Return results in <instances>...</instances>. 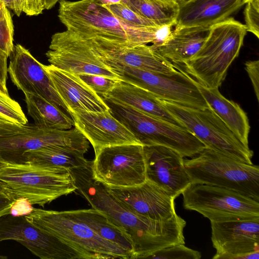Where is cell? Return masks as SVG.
<instances>
[{"mask_svg":"<svg viewBox=\"0 0 259 259\" xmlns=\"http://www.w3.org/2000/svg\"><path fill=\"white\" fill-rule=\"evenodd\" d=\"M247 31L232 17L212 25L196 54L183 64L185 72L208 88H219L228 69L238 57Z\"/></svg>","mask_w":259,"mask_h":259,"instance_id":"3","label":"cell"},{"mask_svg":"<svg viewBox=\"0 0 259 259\" xmlns=\"http://www.w3.org/2000/svg\"><path fill=\"white\" fill-rule=\"evenodd\" d=\"M102 97L126 105L156 118L185 127L162 104L160 99L149 91L130 82L118 79L114 88Z\"/></svg>","mask_w":259,"mask_h":259,"instance_id":"24","label":"cell"},{"mask_svg":"<svg viewBox=\"0 0 259 259\" xmlns=\"http://www.w3.org/2000/svg\"><path fill=\"white\" fill-rule=\"evenodd\" d=\"M70 211L76 219L89 226L101 237L129 252L135 258L131 237L104 212L93 208Z\"/></svg>","mask_w":259,"mask_h":259,"instance_id":"27","label":"cell"},{"mask_svg":"<svg viewBox=\"0 0 259 259\" xmlns=\"http://www.w3.org/2000/svg\"><path fill=\"white\" fill-rule=\"evenodd\" d=\"M105 187L127 208L145 217L164 221L176 214V198L147 180L133 187Z\"/></svg>","mask_w":259,"mask_h":259,"instance_id":"19","label":"cell"},{"mask_svg":"<svg viewBox=\"0 0 259 259\" xmlns=\"http://www.w3.org/2000/svg\"><path fill=\"white\" fill-rule=\"evenodd\" d=\"M60 0H41L44 10L52 9Z\"/></svg>","mask_w":259,"mask_h":259,"instance_id":"44","label":"cell"},{"mask_svg":"<svg viewBox=\"0 0 259 259\" xmlns=\"http://www.w3.org/2000/svg\"><path fill=\"white\" fill-rule=\"evenodd\" d=\"M244 0H190L180 7L176 27H211L238 11Z\"/></svg>","mask_w":259,"mask_h":259,"instance_id":"22","label":"cell"},{"mask_svg":"<svg viewBox=\"0 0 259 259\" xmlns=\"http://www.w3.org/2000/svg\"><path fill=\"white\" fill-rule=\"evenodd\" d=\"M210 27H176L160 45H151L159 54L171 63L184 64L199 50Z\"/></svg>","mask_w":259,"mask_h":259,"instance_id":"23","label":"cell"},{"mask_svg":"<svg viewBox=\"0 0 259 259\" xmlns=\"http://www.w3.org/2000/svg\"><path fill=\"white\" fill-rule=\"evenodd\" d=\"M10 15L9 9L5 7L4 3L0 0V20Z\"/></svg>","mask_w":259,"mask_h":259,"instance_id":"43","label":"cell"},{"mask_svg":"<svg viewBox=\"0 0 259 259\" xmlns=\"http://www.w3.org/2000/svg\"><path fill=\"white\" fill-rule=\"evenodd\" d=\"M59 96L69 112L81 110L101 112L109 107L101 96L96 93L75 74L52 65H44Z\"/></svg>","mask_w":259,"mask_h":259,"instance_id":"21","label":"cell"},{"mask_svg":"<svg viewBox=\"0 0 259 259\" xmlns=\"http://www.w3.org/2000/svg\"><path fill=\"white\" fill-rule=\"evenodd\" d=\"M0 92L2 93L6 94L9 95L8 91L7 90V88L4 87L2 84L0 82Z\"/></svg>","mask_w":259,"mask_h":259,"instance_id":"48","label":"cell"},{"mask_svg":"<svg viewBox=\"0 0 259 259\" xmlns=\"http://www.w3.org/2000/svg\"><path fill=\"white\" fill-rule=\"evenodd\" d=\"M184 159L192 183L223 187L259 201V167L205 148Z\"/></svg>","mask_w":259,"mask_h":259,"instance_id":"5","label":"cell"},{"mask_svg":"<svg viewBox=\"0 0 259 259\" xmlns=\"http://www.w3.org/2000/svg\"><path fill=\"white\" fill-rule=\"evenodd\" d=\"M181 194L184 208L197 211L210 222L259 217V201L223 187L191 183Z\"/></svg>","mask_w":259,"mask_h":259,"instance_id":"9","label":"cell"},{"mask_svg":"<svg viewBox=\"0 0 259 259\" xmlns=\"http://www.w3.org/2000/svg\"><path fill=\"white\" fill-rule=\"evenodd\" d=\"M165 2H171L177 4L180 7L184 5L190 0H159Z\"/></svg>","mask_w":259,"mask_h":259,"instance_id":"45","label":"cell"},{"mask_svg":"<svg viewBox=\"0 0 259 259\" xmlns=\"http://www.w3.org/2000/svg\"><path fill=\"white\" fill-rule=\"evenodd\" d=\"M146 180L175 198L191 184L183 157L163 146H143Z\"/></svg>","mask_w":259,"mask_h":259,"instance_id":"16","label":"cell"},{"mask_svg":"<svg viewBox=\"0 0 259 259\" xmlns=\"http://www.w3.org/2000/svg\"><path fill=\"white\" fill-rule=\"evenodd\" d=\"M0 189L14 201L23 199L31 205L44 207L76 192L77 187L67 168L52 171L9 163L0 172Z\"/></svg>","mask_w":259,"mask_h":259,"instance_id":"4","label":"cell"},{"mask_svg":"<svg viewBox=\"0 0 259 259\" xmlns=\"http://www.w3.org/2000/svg\"><path fill=\"white\" fill-rule=\"evenodd\" d=\"M46 56L51 65L75 75L90 74L120 79L100 59L89 39L67 29L52 36Z\"/></svg>","mask_w":259,"mask_h":259,"instance_id":"12","label":"cell"},{"mask_svg":"<svg viewBox=\"0 0 259 259\" xmlns=\"http://www.w3.org/2000/svg\"><path fill=\"white\" fill-rule=\"evenodd\" d=\"M162 104L205 146L252 164L253 152L245 146L209 107L198 109L161 100Z\"/></svg>","mask_w":259,"mask_h":259,"instance_id":"8","label":"cell"},{"mask_svg":"<svg viewBox=\"0 0 259 259\" xmlns=\"http://www.w3.org/2000/svg\"><path fill=\"white\" fill-rule=\"evenodd\" d=\"M103 62L120 79L142 88L161 100L198 109L209 107L194 79L179 68L176 73L165 74L108 61Z\"/></svg>","mask_w":259,"mask_h":259,"instance_id":"10","label":"cell"},{"mask_svg":"<svg viewBox=\"0 0 259 259\" xmlns=\"http://www.w3.org/2000/svg\"><path fill=\"white\" fill-rule=\"evenodd\" d=\"M32 126L14 123L0 116V137L23 132L30 130Z\"/></svg>","mask_w":259,"mask_h":259,"instance_id":"37","label":"cell"},{"mask_svg":"<svg viewBox=\"0 0 259 259\" xmlns=\"http://www.w3.org/2000/svg\"><path fill=\"white\" fill-rule=\"evenodd\" d=\"M77 75L92 90L101 97L110 91L118 80L90 74H80Z\"/></svg>","mask_w":259,"mask_h":259,"instance_id":"33","label":"cell"},{"mask_svg":"<svg viewBox=\"0 0 259 259\" xmlns=\"http://www.w3.org/2000/svg\"><path fill=\"white\" fill-rule=\"evenodd\" d=\"M8 55L0 49V82L7 88L6 81L8 77L7 59Z\"/></svg>","mask_w":259,"mask_h":259,"instance_id":"41","label":"cell"},{"mask_svg":"<svg viewBox=\"0 0 259 259\" xmlns=\"http://www.w3.org/2000/svg\"><path fill=\"white\" fill-rule=\"evenodd\" d=\"M58 146L72 148L84 154L89 142L76 127L66 130L39 127L0 137V156L10 163L23 164L25 152L44 147Z\"/></svg>","mask_w":259,"mask_h":259,"instance_id":"13","label":"cell"},{"mask_svg":"<svg viewBox=\"0 0 259 259\" xmlns=\"http://www.w3.org/2000/svg\"><path fill=\"white\" fill-rule=\"evenodd\" d=\"M8 67L11 81L18 90L39 96L62 109L67 108L57 94L44 68L29 51L20 44L14 45Z\"/></svg>","mask_w":259,"mask_h":259,"instance_id":"15","label":"cell"},{"mask_svg":"<svg viewBox=\"0 0 259 259\" xmlns=\"http://www.w3.org/2000/svg\"><path fill=\"white\" fill-rule=\"evenodd\" d=\"M58 17L66 29L88 39H99L133 47L161 44L172 29L170 25L140 27L113 13L101 0L59 2Z\"/></svg>","mask_w":259,"mask_h":259,"instance_id":"2","label":"cell"},{"mask_svg":"<svg viewBox=\"0 0 259 259\" xmlns=\"http://www.w3.org/2000/svg\"><path fill=\"white\" fill-rule=\"evenodd\" d=\"M88 39V38H87ZM102 61L120 64L139 69L165 74L178 71V67L151 47L141 45L126 47L98 39H88Z\"/></svg>","mask_w":259,"mask_h":259,"instance_id":"20","label":"cell"},{"mask_svg":"<svg viewBox=\"0 0 259 259\" xmlns=\"http://www.w3.org/2000/svg\"><path fill=\"white\" fill-rule=\"evenodd\" d=\"M105 5L118 17L129 24L140 27L160 25L153 21L138 15L122 2L112 5Z\"/></svg>","mask_w":259,"mask_h":259,"instance_id":"32","label":"cell"},{"mask_svg":"<svg viewBox=\"0 0 259 259\" xmlns=\"http://www.w3.org/2000/svg\"><path fill=\"white\" fill-rule=\"evenodd\" d=\"M249 0H244L245 3L246 4L248 1H249Z\"/></svg>","mask_w":259,"mask_h":259,"instance_id":"50","label":"cell"},{"mask_svg":"<svg viewBox=\"0 0 259 259\" xmlns=\"http://www.w3.org/2000/svg\"><path fill=\"white\" fill-rule=\"evenodd\" d=\"M245 69L251 81L257 100L259 99V61L249 60L245 63Z\"/></svg>","mask_w":259,"mask_h":259,"instance_id":"36","label":"cell"},{"mask_svg":"<svg viewBox=\"0 0 259 259\" xmlns=\"http://www.w3.org/2000/svg\"><path fill=\"white\" fill-rule=\"evenodd\" d=\"M70 116L77 128L92 144L95 155L105 147L125 144H141L135 136L114 117L109 110L91 112L77 110Z\"/></svg>","mask_w":259,"mask_h":259,"instance_id":"18","label":"cell"},{"mask_svg":"<svg viewBox=\"0 0 259 259\" xmlns=\"http://www.w3.org/2000/svg\"><path fill=\"white\" fill-rule=\"evenodd\" d=\"M0 116L15 124L25 125L28 119L20 104L9 95L0 92Z\"/></svg>","mask_w":259,"mask_h":259,"instance_id":"30","label":"cell"},{"mask_svg":"<svg viewBox=\"0 0 259 259\" xmlns=\"http://www.w3.org/2000/svg\"><path fill=\"white\" fill-rule=\"evenodd\" d=\"M112 115L124 125L143 146L170 148L183 157H192L205 148L185 127L156 118L132 107L102 98Z\"/></svg>","mask_w":259,"mask_h":259,"instance_id":"7","label":"cell"},{"mask_svg":"<svg viewBox=\"0 0 259 259\" xmlns=\"http://www.w3.org/2000/svg\"><path fill=\"white\" fill-rule=\"evenodd\" d=\"M15 240L41 259L85 258L78 250L32 224L25 215L0 218V242Z\"/></svg>","mask_w":259,"mask_h":259,"instance_id":"14","label":"cell"},{"mask_svg":"<svg viewBox=\"0 0 259 259\" xmlns=\"http://www.w3.org/2000/svg\"><path fill=\"white\" fill-rule=\"evenodd\" d=\"M14 202L0 189V218L10 214L11 207Z\"/></svg>","mask_w":259,"mask_h":259,"instance_id":"40","label":"cell"},{"mask_svg":"<svg viewBox=\"0 0 259 259\" xmlns=\"http://www.w3.org/2000/svg\"><path fill=\"white\" fill-rule=\"evenodd\" d=\"M25 216L35 226L78 250L85 259L133 258L131 253L101 237L70 210L33 207Z\"/></svg>","mask_w":259,"mask_h":259,"instance_id":"6","label":"cell"},{"mask_svg":"<svg viewBox=\"0 0 259 259\" xmlns=\"http://www.w3.org/2000/svg\"><path fill=\"white\" fill-rule=\"evenodd\" d=\"M201 257L200 252L186 247L185 244H176L158 250L146 258L200 259Z\"/></svg>","mask_w":259,"mask_h":259,"instance_id":"31","label":"cell"},{"mask_svg":"<svg viewBox=\"0 0 259 259\" xmlns=\"http://www.w3.org/2000/svg\"><path fill=\"white\" fill-rule=\"evenodd\" d=\"M92 161L85 166L69 169L77 190L93 208L104 212L131 237L135 258L176 244H185L186 221L177 213L164 221L151 219L136 213L109 193L105 186L94 179Z\"/></svg>","mask_w":259,"mask_h":259,"instance_id":"1","label":"cell"},{"mask_svg":"<svg viewBox=\"0 0 259 259\" xmlns=\"http://www.w3.org/2000/svg\"><path fill=\"white\" fill-rule=\"evenodd\" d=\"M141 16L160 25L175 26L180 6L174 2L159 0H122Z\"/></svg>","mask_w":259,"mask_h":259,"instance_id":"29","label":"cell"},{"mask_svg":"<svg viewBox=\"0 0 259 259\" xmlns=\"http://www.w3.org/2000/svg\"><path fill=\"white\" fill-rule=\"evenodd\" d=\"M244 10L246 31L259 38V0H249Z\"/></svg>","mask_w":259,"mask_h":259,"instance_id":"34","label":"cell"},{"mask_svg":"<svg viewBox=\"0 0 259 259\" xmlns=\"http://www.w3.org/2000/svg\"><path fill=\"white\" fill-rule=\"evenodd\" d=\"M122 0H101V1L104 4L107 5H112L121 2Z\"/></svg>","mask_w":259,"mask_h":259,"instance_id":"46","label":"cell"},{"mask_svg":"<svg viewBox=\"0 0 259 259\" xmlns=\"http://www.w3.org/2000/svg\"><path fill=\"white\" fill-rule=\"evenodd\" d=\"M84 153L68 147L51 146L25 153L23 164L48 170L71 169L88 165Z\"/></svg>","mask_w":259,"mask_h":259,"instance_id":"26","label":"cell"},{"mask_svg":"<svg viewBox=\"0 0 259 259\" xmlns=\"http://www.w3.org/2000/svg\"><path fill=\"white\" fill-rule=\"evenodd\" d=\"M9 162L6 161L0 156V172L1 170L9 164Z\"/></svg>","mask_w":259,"mask_h":259,"instance_id":"47","label":"cell"},{"mask_svg":"<svg viewBox=\"0 0 259 259\" xmlns=\"http://www.w3.org/2000/svg\"><path fill=\"white\" fill-rule=\"evenodd\" d=\"M195 83L208 106L236 137L248 146L250 125L246 113L235 102L224 97L219 88H208L194 79Z\"/></svg>","mask_w":259,"mask_h":259,"instance_id":"25","label":"cell"},{"mask_svg":"<svg viewBox=\"0 0 259 259\" xmlns=\"http://www.w3.org/2000/svg\"><path fill=\"white\" fill-rule=\"evenodd\" d=\"M95 180L109 187H128L146 180L143 146L125 144L101 149L92 161Z\"/></svg>","mask_w":259,"mask_h":259,"instance_id":"11","label":"cell"},{"mask_svg":"<svg viewBox=\"0 0 259 259\" xmlns=\"http://www.w3.org/2000/svg\"><path fill=\"white\" fill-rule=\"evenodd\" d=\"M7 258V257L0 256V258Z\"/></svg>","mask_w":259,"mask_h":259,"instance_id":"49","label":"cell"},{"mask_svg":"<svg viewBox=\"0 0 259 259\" xmlns=\"http://www.w3.org/2000/svg\"><path fill=\"white\" fill-rule=\"evenodd\" d=\"M213 259H237L259 251V217L224 222H210Z\"/></svg>","mask_w":259,"mask_h":259,"instance_id":"17","label":"cell"},{"mask_svg":"<svg viewBox=\"0 0 259 259\" xmlns=\"http://www.w3.org/2000/svg\"><path fill=\"white\" fill-rule=\"evenodd\" d=\"M14 26L11 15L0 20V49L9 57L14 48Z\"/></svg>","mask_w":259,"mask_h":259,"instance_id":"35","label":"cell"},{"mask_svg":"<svg viewBox=\"0 0 259 259\" xmlns=\"http://www.w3.org/2000/svg\"><path fill=\"white\" fill-rule=\"evenodd\" d=\"M32 205L25 199L16 200L11 207L10 214L14 216L27 215L31 211Z\"/></svg>","mask_w":259,"mask_h":259,"instance_id":"38","label":"cell"},{"mask_svg":"<svg viewBox=\"0 0 259 259\" xmlns=\"http://www.w3.org/2000/svg\"><path fill=\"white\" fill-rule=\"evenodd\" d=\"M28 114L40 128L66 130L74 126L72 119L62 109L44 98L25 93Z\"/></svg>","mask_w":259,"mask_h":259,"instance_id":"28","label":"cell"},{"mask_svg":"<svg viewBox=\"0 0 259 259\" xmlns=\"http://www.w3.org/2000/svg\"><path fill=\"white\" fill-rule=\"evenodd\" d=\"M5 7L12 10L17 16H20L24 7L25 0H1Z\"/></svg>","mask_w":259,"mask_h":259,"instance_id":"42","label":"cell"},{"mask_svg":"<svg viewBox=\"0 0 259 259\" xmlns=\"http://www.w3.org/2000/svg\"><path fill=\"white\" fill-rule=\"evenodd\" d=\"M41 0H25L23 12L28 16H37L44 11Z\"/></svg>","mask_w":259,"mask_h":259,"instance_id":"39","label":"cell"}]
</instances>
